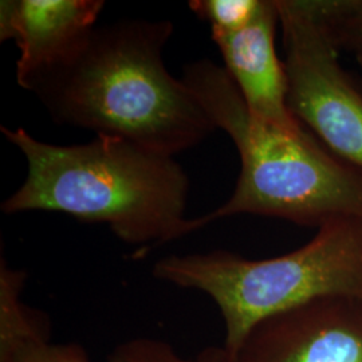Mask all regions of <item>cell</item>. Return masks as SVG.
Segmentation results:
<instances>
[{"label": "cell", "mask_w": 362, "mask_h": 362, "mask_svg": "<svg viewBox=\"0 0 362 362\" xmlns=\"http://www.w3.org/2000/svg\"><path fill=\"white\" fill-rule=\"evenodd\" d=\"M173 30L169 21L145 19L94 27L23 89L35 94L58 125L175 157L200 145L216 128L182 79L164 65Z\"/></svg>", "instance_id": "1"}, {"label": "cell", "mask_w": 362, "mask_h": 362, "mask_svg": "<svg viewBox=\"0 0 362 362\" xmlns=\"http://www.w3.org/2000/svg\"><path fill=\"white\" fill-rule=\"evenodd\" d=\"M0 130L27 163L23 184L1 203L4 214L62 212L104 223L119 240L141 248L199 230L185 216L189 179L173 157L118 137L55 145L23 128Z\"/></svg>", "instance_id": "2"}, {"label": "cell", "mask_w": 362, "mask_h": 362, "mask_svg": "<svg viewBox=\"0 0 362 362\" xmlns=\"http://www.w3.org/2000/svg\"><path fill=\"white\" fill-rule=\"evenodd\" d=\"M181 79L214 127L233 140L240 158L233 194L219 208L194 218L199 230L236 215L315 228L333 220L362 219V169L306 128L286 132L252 118L233 78L209 59L189 64Z\"/></svg>", "instance_id": "3"}, {"label": "cell", "mask_w": 362, "mask_h": 362, "mask_svg": "<svg viewBox=\"0 0 362 362\" xmlns=\"http://www.w3.org/2000/svg\"><path fill=\"white\" fill-rule=\"evenodd\" d=\"M294 251L247 259L215 250L157 260L156 279L202 291L224 321L223 348L231 360L257 325L276 314L324 298L362 303V219L329 221Z\"/></svg>", "instance_id": "4"}, {"label": "cell", "mask_w": 362, "mask_h": 362, "mask_svg": "<svg viewBox=\"0 0 362 362\" xmlns=\"http://www.w3.org/2000/svg\"><path fill=\"white\" fill-rule=\"evenodd\" d=\"M288 107L326 148L362 169V79L341 64L314 0H276Z\"/></svg>", "instance_id": "5"}, {"label": "cell", "mask_w": 362, "mask_h": 362, "mask_svg": "<svg viewBox=\"0 0 362 362\" xmlns=\"http://www.w3.org/2000/svg\"><path fill=\"white\" fill-rule=\"evenodd\" d=\"M233 362H362V303L324 298L270 317Z\"/></svg>", "instance_id": "6"}, {"label": "cell", "mask_w": 362, "mask_h": 362, "mask_svg": "<svg viewBox=\"0 0 362 362\" xmlns=\"http://www.w3.org/2000/svg\"><path fill=\"white\" fill-rule=\"evenodd\" d=\"M278 27L276 0H262L258 13L246 27L228 34L211 33V37L250 116L278 129L298 132L305 127L288 107L285 64L275 47Z\"/></svg>", "instance_id": "7"}, {"label": "cell", "mask_w": 362, "mask_h": 362, "mask_svg": "<svg viewBox=\"0 0 362 362\" xmlns=\"http://www.w3.org/2000/svg\"><path fill=\"white\" fill-rule=\"evenodd\" d=\"M103 0H3L0 40L19 49L16 82L25 88L31 78L52 67L95 27Z\"/></svg>", "instance_id": "8"}, {"label": "cell", "mask_w": 362, "mask_h": 362, "mask_svg": "<svg viewBox=\"0 0 362 362\" xmlns=\"http://www.w3.org/2000/svg\"><path fill=\"white\" fill-rule=\"evenodd\" d=\"M27 274L0 263V357L39 341H47V320L23 303Z\"/></svg>", "instance_id": "9"}, {"label": "cell", "mask_w": 362, "mask_h": 362, "mask_svg": "<svg viewBox=\"0 0 362 362\" xmlns=\"http://www.w3.org/2000/svg\"><path fill=\"white\" fill-rule=\"evenodd\" d=\"M107 362H233V360L223 346H209L192 357H185L167 341L139 337L118 345Z\"/></svg>", "instance_id": "10"}, {"label": "cell", "mask_w": 362, "mask_h": 362, "mask_svg": "<svg viewBox=\"0 0 362 362\" xmlns=\"http://www.w3.org/2000/svg\"><path fill=\"white\" fill-rule=\"evenodd\" d=\"M262 0H192V13L209 23L211 33H235L246 27L258 13Z\"/></svg>", "instance_id": "11"}, {"label": "cell", "mask_w": 362, "mask_h": 362, "mask_svg": "<svg viewBox=\"0 0 362 362\" xmlns=\"http://www.w3.org/2000/svg\"><path fill=\"white\" fill-rule=\"evenodd\" d=\"M0 362H93L86 350L77 344L39 341L0 357Z\"/></svg>", "instance_id": "12"}, {"label": "cell", "mask_w": 362, "mask_h": 362, "mask_svg": "<svg viewBox=\"0 0 362 362\" xmlns=\"http://www.w3.org/2000/svg\"><path fill=\"white\" fill-rule=\"evenodd\" d=\"M334 38L362 35V0H315Z\"/></svg>", "instance_id": "13"}, {"label": "cell", "mask_w": 362, "mask_h": 362, "mask_svg": "<svg viewBox=\"0 0 362 362\" xmlns=\"http://www.w3.org/2000/svg\"><path fill=\"white\" fill-rule=\"evenodd\" d=\"M334 40L341 52L351 54L356 62L362 67V35H348V37L334 38Z\"/></svg>", "instance_id": "14"}]
</instances>
